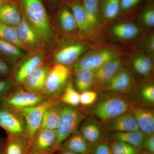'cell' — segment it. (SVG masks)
I'll list each match as a JSON object with an SVG mask.
<instances>
[{"label": "cell", "mask_w": 154, "mask_h": 154, "mask_svg": "<svg viewBox=\"0 0 154 154\" xmlns=\"http://www.w3.org/2000/svg\"><path fill=\"white\" fill-rule=\"evenodd\" d=\"M100 0H82V3L93 28L100 23Z\"/></svg>", "instance_id": "obj_31"}, {"label": "cell", "mask_w": 154, "mask_h": 154, "mask_svg": "<svg viewBox=\"0 0 154 154\" xmlns=\"http://www.w3.org/2000/svg\"><path fill=\"white\" fill-rule=\"evenodd\" d=\"M3 3V0H0V9L2 8V6Z\"/></svg>", "instance_id": "obj_46"}, {"label": "cell", "mask_w": 154, "mask_h": 154, "mask_svg": "<svg viewBox=\"0 0 154 154\" xmlns=\"http://www.w3.org/2000/svg\"><path fill=\"white\" fill-rule=\"evenodd\" d=\"M2 145L0 146V154H2Z\"/></svg>", "instance_id": "obj_47"}, {"label": "cell", "mask_w": 154, "mask_h": 154, "mask_svg": "<svg viewBox=\"0 0 154 154\" xmlns=\"http://www.w3.org/2000/svg\"><path fill=\"white\" fill-rule=\"evenodd\" d=\"M142 0H120V11L126 12L134 8Z\"/></svg>", "instance_id": "obj_40"}, {"label": "cell", "mask_w": 154, "mask_h": 154, "mask_svg": "<svg viewBox=\"0 0 154 154\" xmlns=\"http://www.w3.org/2000/svg\"><path fill=\"white\" fill-rule=\"evenodd\" d=\"M142 22L148 27L153 28L154 26V8L152 6L146 7L140 16Z\"/></svg>", "instance_id": "obj_37"}, {"label": "cell", "mask_w": 154, "mask_h": 154, "mask_svg": "<svg viewBox=\"0 0 154 154\" xmlns=\"http://www.w3.org/2000/svg\"><path fill=\"white\" fill-rule=\"evenodd\" d=\"M110 145L113 154H140L139 149L122 142L114 141Z\"/></svg>", "instance_id": "obj_34"}, {"label": "cell", "mask_w": 154, "mask_h": 154, "mask_svg": "<svg viewBox=\"0 0 154 154\" xmlns=\"http://www.w3.org/2000/svg\"><path fill=\"white\" fill-rule=\"evenodd\" d=\"M43 94L34 93L25 88H18L11 91L5 98L0 100V105L14 110L33 107L49 99Z\"/></svg>", "instance_id": "obj_3"}, {"label": "cell", "mask_w": 154, "mask_h": 154, "mask_svg": "<svg viewBox=\"0 0 154 154\" xmlns=\"http://www.w3.org/2000/svg\"><path fill=\"white\" fill-rule=\"evenodd\" d=\"M22 18V16L15 5L9 3L3 4L0 9V23L17 27Z\"/></svg>", "instance_id": "obj_22"}, {"label": "cell", "mask_w": 154, "mask_h": 154, "mask_svg": "<svg viewBox=\"0 0 154 154\" xmlns=\"http://www.w3.org/2000/svg\"><path fill=\"white\" fill-rule=\"evenodd\" d=\"M53 154H79L72 152L62 150H57Z\"/></svg>", "instance_id": "obj_44"}, {"label": "cell", "mask_w": 154, "mask_h": 154, "mask_svg": "<svg viewBox=\"0 0 154 154\" xmlns=\"http://www.w3.org/2000/svg\"><path fill=\"white\" fill-rule=\"evenodd\" d=\"M57 104L48 108L44 113L40 129H47L56 130L60 121L61 107Z\"/></svg>", "instance_id": "obj_24"}, {"label": "cell", "mask_w": 154, "mask_h": 154, "mask_svg": "<svg viewBox=\"0 0 154 154\" xmlns=\"http://www.w3.org/2000/svg\"><path fill=\"white\" fill-rule=\"evenodd\" d=\"M52 1H57V0H52Z\"/></svg>", "instance_id": "obj_48"}, {"label": "cell", "mask_w": 154, "mask_h": 154, "mask_svg": "<svg viewBox=\"0 0 154 154\" xmlns=\"http://www.w3.org/2000/svg\"><path fill=\"white\" fill-rule=\"evenodd\" d=\"M0 39L16 45L19 48L26 49V46L19 39L17 29L0 23Z\"/></svg>", "instance_id": "obj_30"}, {"label": "cell", "mask_w": 154, "mask_h": 154, "mask_svg": "<svg viewBox=\"0 0 154 154\" xmlns=\"http://www.w3.org/2000/svg\"><path fill=\"white\" fill-rule=\"evenodd\" d=\"M29 154H44L42 153H40L32 151H31L30 152Z\"/></svg>", "instance_id": "obj_45"}, {"label": "cell", "mask_w": 154, "mask_h": 154, "mask_svg": "<svg viewBox=\"0 0 154 154\" xmlns=\"http://www.w3.org/2000/svg\"><path fill=\"white\" fill-rule=\"evenodd\" d=\"M123 67L121 59L118 57L108 61L95 70L94 86L103 88Z\"/></svg>", "instance_id": "obj_11"}, {"label": "cell", "mask_w": 154, "mask_h": 154, "mask_svg": "<svg viewBox=\"0 0 154 154\" xmlns=\"http://www.w3.org/2000/svg\"><path fill=\"white\" fill-rule=\"evenodd\" d=\"M132 66L138 74L147 76L152 72L153 64L152 60L148 56L141 54L137 56L133 59Z\"/></svg>", "instance_id": "obj_29"}, {"label": "cell", "mask_w": 154, "mask_h": 154, "mask_svg": "<svg viewBox=\"0 0 154 154\" xmlns=\"http://www.w3.org/2000/svg\"><path fill=\"white\" fill-rule=\"evenodd\" d=\"M91 145L79 131H75L62 143L57 150L79 154L90 153Z\"/></svg>", "instance_id": "obj_18"}, {"label": "cell", "mask_w": 154, "mask_h": 154, "mask_svg": "<svg viewBox=\"0 0 154 154\" xmlns=\"http://www.w3.org/2000/svg\"><path fill=\"white\" fill-rule=\"evenodd\" d=\"M50 68L48 65L43 64L36 68L25 78L22 83L24 88L31 92L43 94L45 81Z\"/></svg>", "instance_id": "obj_13"}, {"label": "cell", "mask_w": 154, "mask_h": 154, "mask_svg": "<svg viewBox=\"0 0 154 154\" xmlns=\"http://www.w3.org/2000/svg\"><path fill=\"white\" fill-rule=\"evenodd\" d=\"M69 7L75 19L78 29L83 33L90 32L93 27L82 3L76 1H71L69 3Z\"/></svg>", "instance_id": "obj_19"}, {"label": "cell", "mask_w": 154, "mask_h": 154, "mask_svg": "<svg viewBox=\"0 0 154 154\" xmlns=\"http://www.w3.org/2000/svg\"><path fill=\"white\" fill-rule=\"evenodd\" d=\"M141 96L146 102L153 104L154 102V86L149 85L145 86L141 91Z\"/></svg>", "instance_id": "obj_39"}, {"label": "cell", "mask_w": 154, "mask_h": 154, "mask_svg": "<svg viewBox=\"0 0 154 154\" xmlns=\"http://www.w3.org/2000/svg\"><path fill=\"white\" fill-rule=\"evenodd\" d=\"M56 139V130L39 129L32 140L31 151L40 153L53 154Z\"/></svg>", "instance_id": "obj_10"}, {"label": "cell", "mask_w": 154, "mask_h": 154, "mask_svg": "<svg viewBox=\"0 0 154 154\" xmlns=\"http://www.w3.org/2000/svg\"><path fill=\"white\" fill-rule=\"evenodd\" d=\"M134 84V79L131 72L123 67L102 89L110 93L125 94L131 90Z\"/></svg>", "instance_id": "obj_9"}, {"label": "cell", "mask_w": 154, "mask_h": 154, "mask_svg": "<svg viewBox=\"0 0 154 154\" xmlns=\"http://www.w3.org/2000/svg\"><path fill=\"white\" fill-rule=\"evenodd\" d=\"M87 49V46L82 44L67 45L56 53L54 60L56 63L66 66L74 65Z\"/></svg>", "instance_id": "obj_15"}, {"label": "cell", "mask_w": 154, "mask_h": 154, "mask_svg": "<svg viewBox=\"0 0 154 154\" xmlns=\"http://www.w3.org/2000/svg\"><path fill=\"white\" fill-rule=\"evenodd\" d=\"M120 12V0H100L99 12L100 17L110 20L117 17Z\"/></svg>", "instance_id": "obj_27"}, {"label": "cell", "mask_w": 154, "mask_h": 154, "mask_svg": "<svg viewBox=\"0 0 154 154\" xmlns=\"http://www.w3.org/2000/svg\"><path fill=\"white\" fill-rule=\"evenodd\" d=\"M85 117L82 113L73 107L69 106L61 107L60 121L56 130L57 139L54 147V152L57 150L64 141L77 131Z\"/></svg>", "instance_id": "obj_4"}, {"label": "cell", "mask_w": 154, "mask_h": 154, "mask_svg": "<svg viewBox=\"0 0 154 154\" xmlns=\"http://www.w3.org/2000/svg\"><path fill=\"white\" fill-rule=\"evenodd\" d=\"M84 137L90 144L100 141L102 138L101 128L94 120L89 119L82 125L80 131Z\"/></svg>", "instance_id": "obj_26"}, {"label": "cell", "mask_w": 154, "mask_h": 154, "mask_svg": "<svg viewBox=\"0 0 154 154\" xmlns=\"http://www.w3.org/2000/svg\"><path fill=\"white\" fill-rule=\"evenodd\" d=\"M43 60V57L41 55L33 56L27 60L18 69L14 81L15 83L17 85L22 84L31 72L42 64Z\"/></svg>", "instance_id": "obj_23"}, {"label": "cell", "mask_w": 154, "mask_h": 154, "mask_svg": "<svg viewBox=\"0 0 154 154\" xmlns=\"http://www.w3.org/2000/svg\"><path fill=\"white\" fill-rule=\"evenodd\" d=\"M147 136L139 130L122 132H113L112 139L116 141L122 142L133 146L138 149L143 147Z\"/></svg>", "instance_id": "obj_20"}, {"label": "cell", "mask_w": 154, "mask_h": 154, "mask_svg": "<svg viewBox=\"0 0 154 154\" xmlns=\"http://www.w3.org/2000/svg\"><path fill=\"white\" fill-rule=\"evenodd\" d=\"M117 57V54L112 50L95 51L88 53L79 59L74 64V69L75 71L82 69L96 70L108 61Z\"/></svg>", "instance_id": "obj_8"}, {"label": "cell", "mask_w": 154, "mask_h": 154, "mask_svg": "<svg viewBox=\"0 0 154 154\" xmlns=\"http://www.w3.org/2000/svg\"><path fill=\"white\" fill-rule=\"evenodd\" d=\"M26 19L36 30L43 42L52 38L49 18L41 0H22Z\"/></svg>", "instance_id": "obj_1"}, {"label": "cell", "mask_w": 154, "mask_h": 154, "mask_svg": "<svg viewBox=\"0 0 154 154\" xmlns=\"http://www.w3.org/2000/svg\"><path fill=\"white\" fill-rule=\"evenodd\" d=\"M17 30L20 41L27 48L39 47L43 42L37 31L24 15H22Z\"/></svg>", "instance_id": "obj_16"}, {"label": "cell", "mask_w": 154, "mask_h": 154, "mask_svg": "<svg viewBox=\"0 0 154 154\" xmlns=\"http://www.w3.org/2000/svg\"><path fill=\"white\" fill-rule=\"evenodd\" d=\"M0 127L6 131L7 137L27 134L26 123L22 116L16 111L1 105Z\"/></svg>", "instance_id": "obj_7"}, {"label": "cell", "mask_w": 154, "mask_h": 154, "mask_svg": "<svg viewBox=\"0 0 154 154\" xmlns=\"http://www.w3.org/2000/svg\"><path fill=\"white\" fill-rule=\"evenodd\" d=\"M70 72L67 66L57 64L50 68L42 94L49 98H58L67 85Z\"/></svg>", "instance_id": "obj_6"}, {"label": "cell", "mask_w": 154, "mask_h": 154, "mask_svg": "<svg viewBox=\"0 0 154 154\" xmlns=\"http://www.w3.org/2000/svg\"><path fill=\"white\" fill-rule=\"evenodd\" d=\"M14 83V80L9 77L0 79V100L11 92Z\"/></svg>", "instance_id": "obj_38"}, {"label": "cell", "mask_w": 154, "mask_h": 154, "mask_svg": "<svg viewBox=\"0 0 154 154\" xmlns=\"http://www.w3.org/2000/svg\"><path fill=\"white\" fill-rule=\"evenodd\" d=\"M143 147L151 154L154 153V134L149 136L146 138L144 142Z\"/></svg>", "instance_id": "obj_41"}, {"label": "cell", "mask_w": 154, "mask_h": 154, "mask_svg": "<svg viewBox=\"0 0 154 154\" xmlns=\"http://www.w3.org/2000/svg\"><path fill=\"white\" fill-rule=\"evenodd\" d=\"M146 48L149 51L153 52L154 51V36L153 35L149 36L146 42Z\"/></svg>", "instance_id": "obj_43"}, {"label": "cell", "mask_w": 154, "mask_h": 154, "mask_svg": "<svg viewBox=\"0 0 154 154\" xmlns=\"http://www.w3.org/2000/svg\"><path fill=\"white\" fill-rule=\"evenodd\" d=\"M59 19L61 28L66 33H73L78 29L75 19L69 7L64 6L61 9Z\"/></svg>", "instance_id": "obj_28"}, {"label": "cell", "mask_w": 154, "mask_h": 154, "mask_svg": "<svg viewBox=\"0 0 154 154\" xmlns=\"http://www.w3.org/2000/svg\"><path fill=\"white\" fill-rule=\"evenodd\" d=\"M80 94L71 82H69L62 94L60 100L70 107H77L80 104Z\"/></svg>", "instance_id": "obj_33"}, {"label": "cell", "mask_w": 154, "mask_h": 154, "mask_svg": "<svg viewBox=\"0 0 154 154\" xmlns=\"http://www.w3.org/2000/svg\"><path fill=\"white\" fill-rule=\"evenodd\" d=\"M139 130L147 136L154 134V112L150 108L135 107L131 110Z\"/></svg>", "instance_id": "obj_17"}, {"label": "cell", "mask_w": 154, "mask_h": 154, "mask_svg": "<svg viewBox=\"0 0 154 154\" xmlns=\"http://www.w3.org/2000/svg\"><path fill=\"white\" fill-rule=\"evenodd\" d=\"M91 154H113L110 144L104 141L98 142L90 147Z\"/></svg>", "instance_id": "obj_35"}, {"label": "cell", "mask_w": 154, "mask_h": 154, "mask_svg": "<svg viewBox=\"0 0 154 154\" xmlns=\"http://www.w3.org/2000/svg\"><path fill=\"white\" fill-rule=\"evenodd\" d=\"M22 55L20 48L0 39V57L8 60L17 59Z\"/></svg>", "instance_id": "obj_32"}, {"label": "cell", "mask_w": 154, "mask_h": 154, "mask_svg": "<svg viewBox=\"0 0 154 154\" xmlns=\"http://www.w3.org/2000/svg\"><path fill=\"white\" fill-rule=\"evenodd\" d=\"M95 70L82 69L75 71V85L78 92L91 90L94 86Z\"/></svg>", "instance_id": "obj_21"}, {"label": "cell", "mask_w": 154, "mask_h": 154, "mask_svg": "<svg viewBox=\"0 0 154 154\" xmlns=\"http://www.w3.org/2000/svg\"><path fill=\"white\" fill-rule=\"evenodd\" d=\"M32 141L27 134L7 137L2 144V154H29L31 151Z\"/></svg>", "instance_id": "obj_12"}, {"label": "cell", "mask_w": 154, "mask_h": 154, "mask_svg": "<svg viewBox=\"0 0 154 154\" xmlns=\"http://www.w3.org/2000/svg\"><path fill=\"white\" fill-rule=\"evenodd\" d=\"M98 94L95 91L89 90L80 94V104L83 106H90L94 104L97 100Z\"/></svg>", "instance_id": "obj_36"}, {"label": "cell", "mask_w": 154, "mask_h": 154, "mask_svg": "<svg viewBox=\"0 0 154 154\" xmlns=\"http://www.w3.org/2000/svg\"><path fill=\"white\" fill-rule=\"evenodd\" d=\"M11 73V69L5 61L0 58V76L8 77Z\"/></svg>", "instance_id": "obj_42"}, {"label": "cell", "mask_w": 154, "mask_h": 154, "mask_svg": "<svg viewBox=\"0 0 154 154\" xmlns=\"http://www.w3.org/2000/svg\"><path fill=\"white\" fill-rule=\"evenodd\" d=\"M103 122L105 128L111 132H126L139 130L131 110L113 119Z\"/></svg>", "instance_id": "obj_14"}, {"label": "cell", "mask_w": 154, "mask_h": 154, "mask_svg": "<svg viewBox=\"0 0 154 154\" xmlns=\"http://www.w3.org/2000/svg\"><path fill=\"white\" fill-rule=\"evenodd\" d=\"M58 103V98H49L38 105L14 110L22 116L25 119L27 135L30 140H33L40 129L42 118L45 111L48 108Z\"/></svg>", "instance_id": "obj_5"}, {"label": "cell", "mask_w": 154, "mask_h": 154, "mask_svg": "<svg viewBox=\"0 0 154 154\" xmlns=\"http://www.w3.org/2000/svg\"><path fill=\"white\" fill-rule=\"evenodd\" d=\"M130 104L124 97L113 94L100 100L94 106L93 113L103 122L117 117L129 111Z\"/></svg>", "instance_id": "obj_2"}, {"label": "cell", "mask_w": 154, "mask_h": 154, "mask_svg": "<svg viewBox=\"0 0 154 154\" xmlns=\"http://www.w3.org/2000/svg\"><path fill=\"white\" fill-rule=\"evenodd\" d=\"M140 30L137 25L131 22H123L113 26L112 33L121 40H127L135 38L139 34Z\"/></svg>", "instance_id": "obj_25"}]
</instances>
